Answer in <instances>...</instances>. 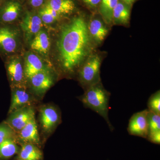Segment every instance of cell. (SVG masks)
I'll use <instances>...</instances> for the list:
<instances>
[{"label":"cell","instance_id":"4316f807","mask_svg":"<svg viewBox=\"0 0 160 160\" xmlns=\"http://www.w3.org/2000/svg\"><path fill=\"white\" fill-rule=\"evenodd\" d=\"M47 2V0H28L29 6L33 9L41 8Z\"/></svg>","mask_w":160,"mask_h":160},{"label":"cell","instance_id":"ffe728a7","mask_svg":"<svg viewBox=\"0 0 160 160\" xmlns=\"http://www.w3.org/2000/svg\"><path fill=\"white\" fill-rule=\"evenodd\" d=\"M16 138L8 139L0 144V160L8 159L18 153V146L16 142Z\"/></svg>","mask_w":160,"mask_h":160},{"label":"cell","instance_id":"52a82bcc","mask_svg":"<svg viewBox=\"0 0 160 160\" xmlns=\"http://www.w3.org/2000/svg\"><path fill=\"white\" fill-rule=\"evenodd\" d=\"M39 114L41 126L43 131L46 133L52 132L61 122L59 112L53 106H42Z\"/></svg>","mask_w":160,"mask_h":160},{"label":"cell","instance_id":"484cf974","mask_svg":"<svg viewBox=\"0 0 160 160\" xmlns=\"http://www.w3.org/2000/svg\"><path fill=\"white\" fill-rule=\"evenodd\" d=\"M146 139L150 142L160 145V131L149 132L148 133Z\"/></svg>","mask_w":160,"mask_h":160},{"label":"cell","instance_id":"277c9868","mask_svg":"<svg viewBox=\"0 0 160 160\" xmlns=\"http://www.w3.org/2000/svg\"><path fill=\"white\" fill-rule=\"evenodd\" d=\"M34 118L33 107L27 106L10 113L5 122L16 134Z\"/></svg>","mask_w":160,"mask_h":160},{"label":"cell","instance_id":"603a6c76","mask_svg":"<svg viewBox=\"0 0 160 160\" xmlns=\"http://www.w3.org/2000/svg\"><path fill=\"white\" fill-rule=\"evenodd\" d=\"M149 132L160 131V115L149 111L148 114Z\"/></svg>","mask_w":160,"mask_h":160},{"label":"cell","instance_id":"ac0fdd59","mask_svg":"<svg viewBox=\"0 0 160 160\" xmlns=\"http://www.w3.org/2000/svg\"><path fill=\"white\" fill-rule=\"evenodd\" d=\"M49 36L44 30H40L31 41L30 47L33 51L43 56H47L50 49Z\"/></svg>","mask_w":160,"mask_h":160},{"label":"cell","instance_id":"2e32d148","mask_svg":"<svg viewBox=\"0 0 160 160\" xmlns=\"http://www.w3.org/2000/svg\"><path fill=\"white\" fill-rule=\"evenodd\" d=\"M46 69L42 61L38 56L32 52L26 54L24 69L27 79L29 80L32 76Z\"/></svg>","mask_w":160,"mask_h":160},{"label":"cell","instance_id":"7c38bea8","mask_svg":"<svg viewBox=\"0 0 160 160\" xmlns=\"http://www.w3.org/2000/svg\"><path fill=\"white\" fill-rule=\"evenodd\" d=\"M16 139L22 143H32L37 146L40 145L39 135L35 118L16 134Z\"/></svg>","mask_w":160,"mask_h":160},{"label":"cell","instance_id":"3957f363","mask_svg":"<svg viewBox=\"0 0 160 160\" xmlns=\"http://www.w3.org/2000/svg\"><path fill=\"white\" fill-rule=\"evenodd\" d=\"M102 60L100 55L93 52L80 67L78 71V79L84 89L101 82L100 68Z\"/></svg>","mask_w":160,"mask_h":160},{"label":"cell","instance_id":"cb8c5ba5","mask_svg":"<svg viewBox=\"0 0 160 160\" xmlns=\"http://www.w3.org/2000/svg\"><path fill=\"white\" fill-rule=\"evenodd\" d=\"M38 13L42 22L44 24H51L58 20L52 15L45 5L38 9Z\"/></svg>","mask_w":160,"mask_h":160},{"label":"cell","instance_id":"7402d4cb","mask_svg":"<svg viewBox=\"0 0 160 160\" xmlns=\"http://www.w3.org/2000/svg\"><path fill=\"white\" fill-rule=\"evenodd\" d=\"M15 138L14 131L5 122L0 124V144L8 139Z\"/></svg>","mask_w":160,"mask_h":160},{"label":"cell","instance_id":"f1b7e54d","mask_svg":"<svg viewBox=\"0 0 160 160\" xmlns=\"http://www.w3.org/2000/svg\"><path fill=\"white\" fill-rule=\"evenodd\" d=\"M17 160H22L18 159Z\"/></svg>","mask_w":160,"mask_h":160},{"label":"cell","instance_id":"e0dca14e","mask_svg":"<svg viewBox=\"0 0 160 160\" xmlns=\"http://www.w3.org/2000/svg\"><path fill=\"white\" fill-rule=\"evenodd\" d=\"M132 7L121 0H118L112 13V23L115 25L129 24Z\"/></svg>","mask_w":160,"mask_h":160},{"label":"cell","instance_id":"30bf717a","mask_svg":"<svg viewBox=\"0 0 160 160\" xmlns=\"http://www.w3.org/2000/svg\"><path fill=\"white\" fill-rule=\"evenodd\" d=\"M29 81L32 90L39 96L45 93L54 82L52 75L46 68L32 76Z\"/></svg>","mask_w":160,"mask_h":160},{"label":"cell","instance_id":"6da1fadb","mask_svg":"<svg viewBox=\"0 0 160 160\" xmlns=\"http://www.w3.org/2000/svg\"><path fill=\"white\" fill-rule=\"evenodd\" d=\"M94 43L89 34L88 22L82 15H78L62 27L57 46L63 71L71 74L79 69L93 53Z\"/></svg>","mask_w":160,"mask_h":160},{"label":"cell","instance_id":"d6986e66","mask_svg":"<svg viewBox=\"0 0 160 160\" xmlns=\"http://www.w3.org/2000/svg\"><path fill=\"white\" fill-rule=\"evenodd\" d=\"M43 154L37 145L29 143H22L17 159L22 160H42Z\"/></svg>","mask_w":160,"mask_h":160},{"label":"cell","instance_id":"44dd1931","mask_svg":"<svg viewBox=\"0 0 160 160\" xmlns=\"http://www.w3.org/2000/svg\"><path fill=\"white\" fill-rule=\"evenodd\" d=\"M148 110L160 115V92L158 90L152 95L147 102Z\"/></svg>","mask_w":160,"mask_h":160},{"label":"cell","instance_id":"7a4b0ae2","mask_svg":"<svg viewBox=\"0 0 160 160\" xmlns=\"http://www.w3.org/2000/svg\"><path fill=\"white\" fill-rule=\"evenodd\" d=\"M110 93L103 87L102 82L85 89V93L80 98L85 108L91 109L102 117L109 129L113 131L114 128L109 118V102Z\"/></svg>","mask_w":160,"mask_h":160},{"label":"cell","instance_id":"9a60e30c","mask_svg":"<svg viewBox=\"0 0 160 160\" xmlns=\"http://www.w3.org/2000/svg\"><path fill=\"white\" fill-rule=\"evenodd\" d=\"M45 5L56 11L62 17L71 15L78 9L75 0H48Z\"/></svg>","mask_w":160,"mask_h":160},{"label":"cell","instance_id":"ba28073f","mask_svg":"<svg viewBox=\"0 0 160 160\" xmlns=\"http://www.w3.org/2000/svg\"><path fill=\"white\" fill-rule=\"evenodd\" d=\"M98 12L93 13L88 22V30L92 39L95 44H101L109 32V29L105 25Z\"/></svg>","mask_w":160,"mask_h":160},{"label":"cell","instance_id":"4fadbf2b","mask_svg":"<svg viewBox=\"0 0 160 160\" xmlns=\"http://www.w3.org/2000/svg\"><path fill=\"white\" fill-rule=\"evenodd\" d=\"M22 11V6L18 0H8L0 9V19L11 22L17 19Z\"/></svg>","mask_w":160,"mask_h":160},{"label":"cell","instance_id":"83f0119b","mask_svg":"<svg viewBox=\"0 0 160 160\" xmlns=\"http://www.w3.org/2000/svg\"><path fill=\"white\" fill-rule=\"evenodd\" d=\"M121 1L126 3L127 5L132 6L133 4H134L135 2L137 0H121Z\"/></svg>","mask_w":160,"mask_h":160},{"label":"cell","instance_id":"5bb4252c","mask_svg":"<svg viewBox=\"0 0 160 160\" xmlns=\"http://www.w3.org/2000/svg\"><path fill=\"white\" fill-rule=\"evenodd\" d=\"M17 34L8 27H0V49L6 53L16 51L18 47Z\"/></svg>","mask_w":160,"mask_h":160},{"label":"cell","instance_id":"9c48e42d","mask_svg":"<svg viewBox=\"0 0 160 160\" xmlns=\"http://www.w3.org/2000/svg\"><path fill=\"white\" fill-rule=\"evenodd\" d=\"M7 70L12 87L26 89L25 80L26 78L21 59L18 57L11 59L7 65Z\"/></svg>","mask_w":160,"mask_h":160},{"label":"cell","instance_id":"8fae6325","mask_svg":"<svg viewBox=\"0 0 160 160\" xmlns=\"http://www.w3.org/2000/svg\"><path fill=\"white\" fill-rule=\"evenodd\" d=\"M34 99L24 88H13L8 114L20 108L31 106Z\"/></svg>","mask_w":160,"mask_h":160},{"label":"cell","instance_id":"d4e9b609","mask_svg":"<svg viewBox=\"0 0 160 160\" xmlns=\"http://www.w3.org/2000/svg\"><path fill=\"white\" fill-rule=\"evenodd\" d=\"M84 5L92 13L98 12L101 0H81Z\"/></svg>","mask_w":160,"mask_h":160},{"label":"cell","instance_id":"5b68a950","mask_svg":"<svg viewBox=\"0 0 160 160\" xmlns=\"http://www.w3.org/2000/svg\"><path fill=\"white\" fill-rule=\"evenodd\" d=\"M148 114L149 110L146 109L132 116L127 127L129 135L146 138L149 132Z\"/></svg>","mask_w":160,"mask_h":160},{"label":"cell","instance_id":"8992f818","mask_svg":"<svg viewBox=\"0 0 160 160\" xmlns=\"http://www.w3.org/2000/svg\"><path fill=\"white\" fill-rule=\"evenodd\" d=\"M20 24L26 39L29 41H32L43 27V22L38 12L35 11L25 12Z\"/></svg>","mask_w":160,"mask_h":160}]
</instances>
